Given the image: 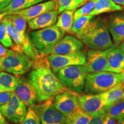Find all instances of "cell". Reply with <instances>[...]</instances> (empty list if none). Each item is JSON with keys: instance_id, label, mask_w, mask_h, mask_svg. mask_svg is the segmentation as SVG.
Segmentation results:
<instances>
[{"instance_id": "1", "label": "cell", "mask_w": 124, "mask_h": 124, "mask_svg": "<svg viewBox=\"0 0 124 124\" xmlns=\"http://www.w3.org/2000/svg\"><path fill=\"white\" fill-rule=\"evenodd\" d=\"M27 78L36 91L39 103L54 99L67 90L52 70L46 56H40L35 61Z\"/></svg>"}, {"instance_id": "2", "label": "cell", "mask_w": 124, "mask_h": 124, "mask_svg": "<svg viewBox=\"0 0 124 124\" xmlns=\"http://www.w3.org/2000/svg\"><path fill=\"white\" fill-rule=\"evenodd\" d=\"M76 36L91 50H106L115 46L111 39L108 24L101 17H94L87 26Z\"/></svg>"}, {"instance_id": "3", "label": "cell", "mask_w": 124, "mask_h": 124, "mask_svg": "<svg viewBox=\"0 0 124 124\" xmlns=\"http://www.w3.org/2000/svg\"><path fill=\"white\" fill-rule=\"evenodd\" d=\"M65 33L56 25L39 30L32 31L29 35L34 48L39 56L51 54L56 45L64 36Z\"/></svg>"}, {"instance_id": "4", "label": "cell", "mask_w": 124, "mask_h": 124, "mask_svg": "<svg viewBox=\"0 0 124 124\" xmlns=\"http://www.w3.org/2000/svg\"><path fill=\"white\" fill-rule=\"evenodd\" d=\"M124 81V71L116 73L108 71L89 73L86 77L83 93L98 94L111 89Z\"/></svg>"}, {"instance_id": "5", "label": "cell", "mask_w": 124, "mask_h": 124, "mask_svg": "<svg viewBox=\"0 0 124 124\" xmlns=\"http://www.w3.org/2000/svg\"><path fill=\"white\" fill-rule=\"evenodd\" d=\"M35 62L24 53L8 49L5 55L0 58V70L16 76L22 75L31 71Z\"/></svg>"}, {"instance_id": "6", "label": "cell", "mask_w": 124, "mask_h": 124, "mask_svg": "<svg viewBox=\"0 0 124 124\" xmlns=\"http://www.w3.org/2000/svg\"><path fill=\"white\" fill-rule=\"evenodd\" d=\"M89 73L85 65H74L62 68L57 75L67 89L80 94L84 89L86 77Z\"/></svg>"}, {"instance_id": "7", "label": "cell", "mask_w": 124, "mask_h": 124, "mask_svg": "<svg viewBox=\"0 0 124 124\" xmlns=\"http://www.w3.org/2000/svg\"><path fill=\"white\" fill-rule=\"evenodd\" d=\"M5 20L7 21L8 33L13 42V46L12 49L24 53L30 59L34 62L36 61L40 56L34 48L28 33L26 35H22L10 21Z\"/></svg>"}, {"instance_id": "8", "label": "cell", "mask_w": 124, "mask_h": 124, "mask_svg": "<svg viewBox=\"0 0 124 124\" xmlns=\"http://www.w3.org/2000/svg\"><path fill=\"white\" fill-rule=\"evenodd\" d=\"M1 112L7 121L13 124H17L24 120L28 108L25 103L15 92L7 103L0 106Z\"/></svg>"}, {"instance_id": "9", "label": "cell", "mask_w": 124, "mask_h": 124, "mask_svg": "<svg viewBox=\"0 0 124 124\" xmlns=\"http://www.w3.org/2000/svg\"><path fill=\"white\" fill-rule=\"evenodd\" d=\"M86 51H84L69 55L50 54L46 56V59L52 70L57 74L62 68L74 65H85L86 62Z\"/></svg>"}, {"instance_id": "10", "label": "cell", "mask_w": 124, "mask_h": 124, "mask_svg": "<svg viewBox=\"0 0 124 124\" xmlns=\"http://www.w3.org/2000/svg\"><path fill=\"white\" fill-rule=\"evenodd\" d=\"M78 94L67 90L60 93L54 98V105L58 110L67 118L80 110L79 103Z\"/></svg>"}, {"instance_id": "11", "label": "cell", "mask_w": 124, "mask_h": 124, "mask_svg": "<svg viewBox=\"0 0 124 124\" xmlns=\"http://www.w3.org/2000/svg\"><path fill=\"white\" fill-rule=\"evenodd\" d=\"M41 124H67V118L54 105V99L39 104Z\"/></svg>"}, {"instance_id": "12", "label": "cell", "mask_w": 124, "mask_h": 124, "mask_svg": "<svg viewBox=\"0 0 124 124\" xmlns=\"http://www.w3.org/2000/svg\"><path fill=\"white\" fill-rule=\"evenodd\" d=\"M15 93L27 107L38 105V94L27 78L17 76V85Z\"/></svg>"}, {"instance_id": "13", "label": "cell", "mask_w": 124, "mask_h": 124, "mask_svg": "<svg viewBox=\"0 0 124 124\" xmlns=\"http://www.w3.org/2000/svg\"><path fill=\"white\" fill-rule=\"evenodd\" d=\"M85 51V45L74 36L68 35L63 37L56 45L51 54L69 55Z\"/></svg>"}, {"instance_id": "14", "label": "cell", "mask_w": 124, "mask_h": 124, "mask_svg": "<svg viewBox=\"0 0 124 124\" xmlns=\"http://www.w3.org/2000/svg\"><path fill=\"white\" fill-rule=\"evenodd\" d=\"M58 9V4L57 0H48L36 4L27 9L12 13L19 15L28 22L43 13Z\"/></svg>"}, {"instance_id": "15", "label": "cell", "mask_w": 124, "mask_h": 124, "mask_svg": "<svg viewBox=\"0 0 124 124\" xmlns=\"http://www.w3.org/2000/svg\"><path fill=\"white\" fill-rule=\"evenodd\" d=\"M86 66L89 73L98 71H108L107 49L91 50L87 51Z\"/></svg>"}, {"instance_id": "16", "label": "cell", "mask_w": 124, "mask_h": 124, "mask_svg": "<svg viewBox=\"0 0 124 124\" xmlns=\"http://www.w3.org/2000/svg\"><path fill=\"white\" fill-rule=\"evenodd\" d=\"M80 109L91 116L94 113L106 108V103L98 94H78Z\"/></svg>"}, {"instance_id": "17", "label": "cell", "mask_w": 124, "mask_h": 124, "mask_svg": "<svg viewBox=\"0 0 124 124\" xmlns=\"http://www.w3.org/2000/svg\"><path fill=\"white\" fill-rule=\"evenodd\" d=\"M113 14L108 17V27L116 46L124 41V12Z\"/></svg>"}, {"instance_id": "18", "label": "cell", "mask_w": 124, "mask_h": 124, "mask_svg": "<svg viewBox=\"0 0 124 124\" xmlns=\"http://www.w3.org/2000/svg\"><path fill=\"white\" fill-rule=\"evenodd\" d=\"M108 71L116 73L124 71V54L119 46H114L107 49Z\"/></svg>"}, {"instance_id": "19", "label": "cell", "mask_w": 124, "mask_h": 124, "mask_svg": "<svg viewBox=\"0 0 124 124\" xmlns=\"http://www.w3.org/2000/svg\"><path fill=\"white\" fill-rule=\"evenodd\" d=\"M59 12L58 10L46 12L39 16L28 22V25L31 31L39 30L54 25L57 22Z\"/></svg>"}, {"instance_id": "20", "label": "cell", "mask_w": 124, "mask_h": 124, "mask_svg": "<svg viewBox=\"0 0 124 124\" xmlns=\"http://www.w3.org/2000/svg\"><path fill=\"white\" fill-rule=\"evenodd\" d=\"M98 94L106 102V108H108L124 99V81L108 90Z\"/></svg>"}, {"instance_id": "21", "label": "cell", "mask_w": 124, "mask_h": 124, "mask_svg": "<svg viewBox=\"0 0 124 124\" xmlns=\"http://www.w3.org/2000/svg\"><path fill=\"white\" fill-rule=\"evenodd\" d=\"M124 8L114 2L113 0H99L94 10L89 15L95 16L108 12H116L124 10Z\"/></svg>"}, {"instance_id": "22", "label": "cell", "mask_w": 124, "mask_h": 124, "mask_svg": "<svg viewBox=\"0 0 124 124\" xmlns=\"http://www.w3.org/2000/svg\"><path fill=\"white\" fill-rule=\"evenodd\" d=\"M75 10H66L62 12L58 16L56 25L62 29L64 33H71L74 21Z\"/></svg>"}, {"instance_id": "23", "label": "cell", "mask_w": 124, "mask_h": 124, "mask_svg": "<svg viewBox=\"0 0 124 124\" xmlns=\"http://www.w3.org/2000/svg\"><path fill=\"white\" fill-rule=\"evenodd\" d=\"M46 1L48 0H12L11 2L3 9L0 12V13L2 12L13 13V12L20 11Z\"/></svg>"}, {"instance_id": "24", "label": "cell", "mask_w": 124, "mask_h": 124, "mask_svg": "<svg viewBox=\"0 0 124 124\" xmlns=\"http://www.w3.org/2000/svg\"><path fill=\"white\" fill-rule=\"evenodd\" d=\"M17 85V76L1 71L0 72V93L15 92Z\"/></svg>"}, {"instance_id": "25", "label": "cell", "mask_w": 124, "mask_h": 124, "mask_svg": "<svg viewBox=\"0 0 124 124\" xmlns=\"http://www.w3.org/2000/svg\"><path fill=\"white\" fill-rule=\"evenodd\" d=\"M4 18L10 21L22 35H26L28 33L27 32V21L22 17L16 14L10 13L9 15L6 16Z\"/></svg>"}, {"instance_id": "26", "label": "cell", "mask_w": 124, "mask_h": 124, "mask_svg": "<svg viewBox=\"0 0 124 124\" xmlns=\"http://www.w3.org/2000/svg\"><path fill=\"white\" fill-rule=\"evenodd\" d=\"M16 124H41L39 104L29 106L24 120Z\"/></svg>"}, {"instance_id": "27", "label": "cell", "mask_w": 124, "mask_h": 124, "mask_svg": "<svg viewBox=\"0 0 124 124\" xmlns=\"http://www.w3.org/2000/svg\"><path fill=\"white\" fill-rule=\"evenodd\" d=\"M87 0H57L59 13L66 10H75L79 7L83 5Z\"/></svg>"}, {"instance_id": "28", "label": "cell", "mask_w": 124, "mask_h": 124, "mask_svg": "<svg viewBox=\"0 0 124 124\" xmlns=\"http://www.w3.org/2000/svg\"><path fill=\"white\" fill-rule=\"evenodd\" d=\"M92 117L82 110L67 118V124H89Z\"/></svg>"}, {"instance_id": "29", "label": "cell", "mask_w": 124, "mask_h": 124, "mask_svg": "<svg viewBox=\"0 0 124 124\" xmlns=\"http://www.w3.org/2000/svg\"><path fill=\"white\" fill-rule=\"evenodd\" d=\"M94 17L95 16H94L89 15H85L74 20L72 28V33H74L75 35L80 33L87 26Z\"/></svg>"}, {"instance_id": "30", "label": "cell", "mask_w": 124, "mask_h": 124, "mask_svg": "<svg viewBox=\"0 0 124 124\" xmlns=\"http://www.w3.org/2000/svg\"><path fill=\"white\" fill-rule=\"evenodd\" d=\"M0 43L6 48H12L13 46V40L7 29V21L4 18L0 25Z\"/></svg>"}, {"instance_id": "31", "label": "cell", "mask_w": 124, "mask_h": 124, "mask_svg": "<svg viewBox=\"0 0 124 124\" xmlns=\"http://www.w3.org/2000/svg\"><path fill=\"white\" fill-rule=\"evenodd\" d=\"M106 114L116 120L124 117V99L106 109Z\"/></svg>"}, {"instance_id": "32", "label": "cell", "mask_w": 124, "mask_h": 124, "mask_svg": "<svg viewBox=\"0 0 124 124\" xmlns=\"http://www.w3.org/2000/svg\"><path fill=\"white\" fill-rule=\"evenodd\" d=\"M98 1L99 0H90L86 5L75 10L74 12V20L77 19L82 16L89 15L94 10Z\"/></svg>"}, {"instance_id": "33", "label": "cell", "mask_w": 124, "mask_h": 124, "mask_svg": "<svg viewBox=\"0 0 124 124\" xmlns=\"http://www.w3.org/2000/svg\"><path fill=\"white\" fill-rule=\"evenodd\" d=\"M107 116L106 109H102L91 115L92 118L89 124H103Z\"/></svg>"}, {"instance_id": "34", "label": "cell", "mask_w": 124, "mask_h": 124, "mask_svg": "<svg viewBox=\"0 0 124 124\" xmlns=\"http://www.w3.org/2000/svg\"><path fill=\"white\" fill-rule=\"evenodd\" d=\"M12 93L9 91L0 93V106L6 104L10 101Z\"/></svg>"}, {"instance_id": "35", "label": "cell", "mask_w": 124, "mask_h": 124, "mask_svg": "<svg viewBox=\"0 0 124 124\" xmlns=\"http://www.w3.org/2000/svg\"><path fill=\"white\" fill-rule=\"evenodd\" d=\"M116 122H117V120L116 118L107 115L103 124H116Z\"/></svg>"}, {"instance_id": "36", "label": "cell", "mask_w": 124, "mask_h": 124, "mask_svg": "<svg viewBox=\"0 0 124 124\" xmlns=\"http://www.w3.org/2000/svg\"><path fill=\"white\" fill-rule=\"evenodd\" d=\"M12 1V0H0V12L10 4Z\"/></svg>"}, {"instance_id": "37", "label": "cell", "mask_w": 124, "mask_h": 124, "mask_svg": "<svg viewBox=\"0 0 124 124\" xmlns=\"http://www.w3.org/2000/svg\"><path fill=\"white\" fill-rule=\"evenodd\" d=\"M8 49L7 48L5 47L4 46H2L0 43V58H1L3 56L5 55L8 52Z\"/></svg>"}, {"instance_id": "38", "label": "cell", "mask_w": 124, "mask_h": 124, "mask_svg": "<svg viewBox=\"0 0 124 124\" xmlns=\"http://www.w3.org/2000/svg\"><path fill=\"white\" fill-rule=\"evenodd\" d=\"M0 124H8L7 119L4 117L0 109Z\"/></svg>"}, {"instance_id": "39", "label": "cell", "mask_w": 124, "mask_h": 124, "mask_svg": "<svg viewBox=\"0 0 124 124\" xmlns=\"http://www.w3.org/2000/svg\"><path fill=\"white\" fill-rule=\"evenodd\" d=\"M10 14V12H2V13H0V25L1 24L2 20H4V18L6 16Z\"/></svg>"}, {"instance_id": "40", "label": "cell", "mask_w": 124, "mask_h": 124, "mask_svg": "<svg viewBox=\"0 0 124 124\" xmlns=\"http://www.w3.org/2000/svg\"><path fill=\"white\" fill-rule=\"evenodd\" d=\"M114 2L121 6H124V0H113Z\"/></svg>"}, {"instance_id": "41", "label": "cell", "mask_w": 124, "mask_h": 124, "mask_svg": "<svg viewBox=\"0 0 124 124\" xmlns=\"http://www.w3.org/2000/svg\"><path fill=\"white\" fill-rule=\"evenodd\" d=\"M116 124H124V117L120 118L117 119Z\"/></svg>"}, {"instance_id": "42", "label": "cell", "mask_w": 124, "mask_h": 124, "mask_svg": "<svg viewBox=\"0 0 124 124\" xmlns=\"http://www.w3.org/2000/svg\"><path fill=\"white\" fill-rule=\"evenodd\" d=\"M118 46H119V48L121 49V50L124 54V41H122V42L121 43L120 45Z\"/></svg>"}, {"instance_id": "43", "label": "cell", "mask_w": 124, "mask_h": 124, "mask_svg": "<svg viewBox=\"0 0 124 124\" xmlns=\"http://www.w3.org/2000/svg\"><path fill=\"white\" fill-rule=\"evenodd\" d=\"M87 1H90V0H87Z\"/></svg>"}]
</instances>
